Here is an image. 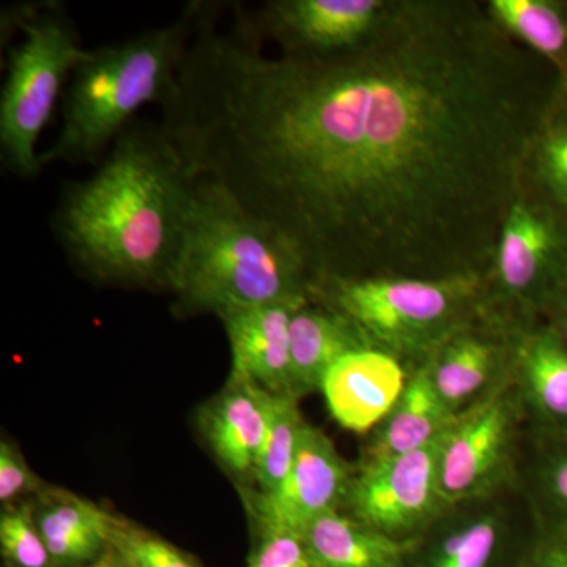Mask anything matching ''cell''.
I'll use <instances>...</instances> for the list:
<instances>
[{"label": "cell", "instance_id": "obj_8", "mask_svg": "<svg viewBox=\"0 0 567 567\" xmlns=\"http://www.w3.org/2000/svg\"><path fill=\"white\" fill-rule=\"evenodd\" d=\"M527 417L506 383L447 429L440 445V492L446 507L517 487Z\"/></svg>", "mask_w": 567, "mask_h": 567}, {"label": "cell", "instance_id": "obj_27", "mask_svg": "<svg viewBox=\"0 0 567 567\" xmlns=\"http://www.w3.org/2000/svg\"><path fill=\"white\" fill-rule=\"evenodd\" d=\"M0 551L9 567H54L37 525L32 499L3 507L0 514Z\"/></svg>", "mask_w": 567, "mask_h": 567}, {"label": "cell", "instance_id": "obj_9", "mask_svg": "<svg viewBox=\"0 0 567 567\" xmlns=\"http://www.w3.org/2000/svg\"><path fill=\"white\" fill-rule=\"evenodd\" d=\"M442 439L402 456L358 465L342 513L398 543H413L447 509L440 492Z\"/></svg>", "mask_w": 567, "mask_h": 567}, {"label": "cell", "instance_id": "obj_26", "mask_svg": "<svg viewBox=\"0 0 567 567\" xmlns=\"http://www.w3.org/2000/svg\"><path fill=\"white\" fill-rule=\"evenodd\" d=\"M110 548L126 567H205L164 537L112 513Z\"/></svg>", "mask_w": 567, "mask_h": 567}, {"label": "cell", "instance_id": "obj_14", "mask_svg": "<svg viewBox=\"0 0 567 567\" xmlns=\"http://www.w3.org/2000/svg\"><path fill=\"white\" fill-rule=\"evenodd\" d=\"M505 324L509 380L527 427L567 431V346L546 319Z\"/></svg>", "mask_w": 567, "mask_h": 567}, {"label": "cell", "instance_id": "obj_2", "mask_svg": "<svg viewBox=\"0 0 567 567\" xmlns=\"http://www.w3.org/2000/svg\"><path fill=\"white\" fill-rule=\"evenodd\" d=\"M196 183L162 123L136 118L91 177L62 186L52 229L92 282L171 292Z\"/></svg>", "mask_w": 567, "mask_h": 567}, {"label": "cell", "instance_id": "obj_25", "mask_svg": "<svg viewBox=\"0 0 567 567\" xmlns=\"http://www.w3.org/2000/svg\"><path fill=\"white\" fill-rule=\"evenodd\" d=\"M306 425L298 399L289 394H271L267 435L254 473L252 491L271 494L281 486L292 468Z\"/></svg>", "mask_w": 567, "mask_h": 567}, {"label": "cell", "instance_id": "obj_21", "mask_svg": "<svg viewBox=\"0 0 567 567\" xmlns=\"http://www.w3.org/2000/svg\"><path fill=\"white\" fill-rule=\"evenodd\" d=\"M517 487L537 535L567 540V431L525 429Z\"/></svg>", "mask_w": 567, "mask_h": 567}, {"label": "cell", "instance_id": "obj_10", "mask_svg": "<svg viewBox=\"0 0 567 567\" xmlns=\"http://www.w3.org/2000/svg\"><path fill=\"white\" fill-rule=\"evenodd\" d=\"M399 0H268L230 10L257 40L284 55H333L371 40L398 10Z\"/></svg>", "mask_w": 567, "mask_h": 567}, {"label": "cell", "instance_id": "obj_20", "mask_svg": "<svg viewBox=\"0 0 567 567\" xmlns=\"http://www.w3.org/2000/svg\"><path fill=\"white\" fill-rule=\"evenodd\" d=\"M456 416L440 401L424 365L410 372L401 398L369 434L360 464L369 465L432 445Z\"/></svg>", "mask_w": 567, "mask_h": 567}, {"label": "cell", "instance_id": "obj_5", "mask_svg": "<svg viewBox=\"0 0 567 567\" xmlns=\"http://www.w3.org/2000/svg\"><path fill=\"white\" fill-rule=\"evenodd\" d=\"M311 300L341 312L371 349L410 374L483 316V276L328 279L315 286Z\"/></svg>", "mask_w": 567, "mask_h": 567}, {"label": "cell", "instance_id": "obj_18", "mask_svg": "<svg viewBox=\"0 0 567 567\" xmlns=\"http://www.w3.org/2000/svg\"><path fill=\"white\" fill-rule=\"evenodd\" d=\"M32 503L37 525L54 567H89L106 554L110 511L54 486L44 488Z\"/></svg>", "mask_w": 567, "mask_h": 567}, {"label": "cell", "instance_id": "obj_23", "mask_svg": "<svg viewBox=\"0 0 567 567\" xmlns=\"http://www.w3.org/2000/svg\"><path fill=\"white\" fill-rule=\"evenodd\" d=\"M507 35L546 61L567 89V0H484Z\"/></svg>", "mask_w": 567, "mask_h": 567}, {"label": "cell", "instance_id": "obj_30", "mask_svg": "<svg viewBox=\"0 0 567 567\" xmlns=\"http://www.w3.org/2000/svg\"><path fill=\"white\" fill-rule=\"evenodd\" d=\"M517 567H567V540L536 533Z\"/></svg>", "mask_w": 567, "mask_h": 567}, {"label": "cell", "instance_id": "obj_29", "mask_svg": "<svg viewBox=\"0 0 567 567\" xmlns=\"http://www.w3.org/2000/svg\"><path fill=\"white\" fill-rule=\"evenodd\" d=\"M48 484L35 475L20 447L10 440L0 442V503L13 506L40 495Z\"/></svg>", "mask_w": 567, "mask_h": 567}, {"label": "cell", "instance_id": "obj_4", "mask_svg": "<svg viewBox=\"0 0 567 567\" xmlns=\"http://www.w3.org/2000/svg\"><path fill=\"white\" fill-rule=\"evenodd\" d=\"M199 10L200 2L188 3L171 24L87 51L63 93L61 132L40 153L43 167L99 166L141 107L162 106L177 81Z\"/></svg>", "mask_w": 567, "mask_h": 567}, {"label": "cell", "instance_id": "obj_22", "mask_svg": "<svg viewBox=\"0 0 567 567\" xmlns=\"http://www.w3.org/2000/svg\"><path fill=\"white\" fill-rule=\"evenodd\" d=\"M300 535L316 567H404L409 548L341 509L317 517Z\"/></svg>", "mask_w": 567, "mask_h": 567}, {"label": "cell", "instance_id": "obj_11", "mask_svg": "<svg viewBox=\"0 0 567 567\" xmlns=\"http://www.w3.org/2000/svg\"><path fill=\"white\" fill-rule=\"evenodd\" d=\"M527 511L518 487L447 507L409 544L404 567H517L535 537H518Z\"/></svg>", "mask_w": 567, "mask_h": 567}, {"label": "cell", "instance_id": "obj_16", "mask_svg": "<svg viewBox=\"0 0 567 567\" xmlns=\"http://www.w3.org/2000/svg\"><path fill=\"white\" fill-rule=\"evenodd\" d=\"M406 380L409 372L395 358L363 349L339 360L320 391L336 423L354 434H371L401 398Z\"/></svg>", "mask_w": 567, "mask_h": 567}, {"label": "cell", "instance_id": "obj_17", "mask_svg": "<svg viewBox=\"0 0 567 567\" xmlns=\"http://www.w3.org/2000/svg\"><path fill=\"white\" fill-rule=\"evenodd\" d=\"M301 305L256 306L219 316L233 353L230 374L246 377L268 393L295 398L290 320Z\"/></svg>", "mask_w": 567, "mask_h": 567}, {"label": "cell", "instance_id": "obj_28", "mask_svg": "<svg viewBox=\"0 0 567 567\" xmlns=\"http://www.w3.org/2000/svg\"><path fill=\"white\" fill-rule=\"evenodd\" d=\"M246 567H316L303 536L290 529H257Z\"/></svg>", "mask_w": 567, "mask_h": 567}, {"label": "cell", "instance_id": "obj_15", "mask_svg": "<svg viewBox=\"0 0 567 567\" xmlns=\"http://www.w3.org/2000/svg\"><path fill=\"white\" fill-rule=\"evenodd\" d=\"M271 393L246 377L230 374L215 398L200 406V434L238 487H251L267 435Z\"/></svg>", "mask_w": 567, "mask_h": 567}, {"label": "cell", "instance_id": "obj_13", "mask_svg": "<svg viewBox=\"0 0 567 567\" xmlns=\"http://www.w3.org/2000/svg\"><path fill=\"white\" fill-rule=\"evenodd\" d=\"M440 401L464 415L509 382V339L505 324L481 316L443 342L425 361Z\"/></svg>", "mask_w": 567, "mask_h": 567}, {"label": "cell", "instance_id": "obj_1", "mask_svg": "<svg viewBox=\"0 0 567 567\" xmlns=\"http://www.w3.org/2000/svg\"><path fill=\"white\" fill-rule=\"evenodd\" d=\"M221 3L164 100V132L328 279L484 276L557 71L480 0H399L361 47L264 52ZM315 289V287H312Z\"/></svg>", "mask_w": 567, "mask_h": 567}, {"label": "cell", "instance_id": "obj_7", "mask_svg": "<svg viewBox=\"0 0 567 567\" xmlns=\"http://www.w3.org/2000/svg\"><path fill=\"white\" fill-rule=\"evenodd\" d=\"M567 289V207L520 183L483 276V315L499 323L544 319Z\"/></svg>", "mask_w": 567, "mask_h": 567}, {"label": "cell", "instance_id": "obj_19", "mask_svg": "<svg viewBox=\"0 0 567 567\" xmlns=\"http://www.w3.org/2000/svg\"><path fill=\"white\" fill-rule=\"evenodd\" d=\"M371 349L341 312L315 300L295 309L290 320V363L295 398L320 390L324 375L346 354Z\"/></svg>", "mask_w": 567, "mask_h": 567}, {"label": "cell", "instance_id": "obj_12", "mask_svg": "<svg viewBox=\"0 0 567 567\" xmlns=\"http://www.w3.org/2000/svg\"><path fill=\"white\" fill-rule=\"evenodd\" d=\"M354 470L330 436L306 423L286 481L271 494L240 487L254 528L301 533L317 517L341 509Z\"/></svg>", "mask_w": 567, "mask_h": 567}, {"label": "cell", "instance_id": "obj_3", "mask_svg": "<svg viewBox=\"0 0 567 567\" xmlns=\"http://www.w3.org/2000/svg\"><path fill=\"white\" fill-rule=\"evenodd\" d=\"M303 260L218 183L197 178L173 290L178 316L215 315L312 298Z\"/></svg>", "mask_w": 567, "mask_h": 567}, {"label": "cell", "instance_id": "obj_31", "mask_svg": "<svg viewBox=\"0 0 567 567\" xmlns=\"http://www.w3.org/2000/svg\"><path fill=\"white\" fill-rule=\"evenodd\" d=\"M544 319L557 330L559 338H561L567 346V289L559 295L557 300L554 301V305L547 309Z\"/></svg>", "mask_w": 567, "mask_h": 567}, {"label": "cell", "instance_id": "obj_24", "mask_svg": "<svg viewBox=\"0 0 567 567\" xmlns=\"http://www.w3.org/2000/svg\"><path fill=\"white\" fill-rule=\"evenodd\" d=\"M522 183L567 207V89L555 96L533 133L522 164Z\"/></svg>", "mask_w": 567, "mask_h": 567}, {"label": "cell", "instance_id": "obj_6", "mask_svg": "<svg viewBox=\"0 0 567 567\" xmlns=\"http://www.w3.org/2000/svg\"><path fill=\"white\" fill-rule=\"evenodd\" d=\"M22 40L7 55L0 92V163L22 181L43 169L37 145L63 99L66 82L87 51L61 2H29L2 11V43Z\"/></svg>", "mask_w": 567, "mask_h": 567}, {"label": "cell", "instance_id": "obj_32", "mask_svg": "<svg viewBox=\"0 0 567 567\" xmlns=\"http://www.w3.org/2000/svg\"><path fill=\"white\" fill-rule=\"evenodd\" d=\"M89 567H126L123 565V561L121 558L115 555L114 550H111V548H107L106 554L103 555L102 558L99 559V561L93 563V565Z\"/></svg>", "mask_w": 567, "mask_h": 567}]
</instances>
